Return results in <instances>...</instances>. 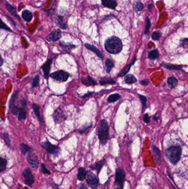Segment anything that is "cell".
Here are the masks:
<instances>
[{"label": "cell", "mask_w": 188, "mask_h": 189, "mask_svg": "<svg viewBox=\"0 0 188 189\" xmlns=\"http://www.w3.org/2000/svg\"><path fill=\"white\" fill-rule=\"evenodd\" d=\"M105 48L109 53L113 54H118L123 49L121 39L117 37H111L106 40Z\"/></svg>", "instance_id": "1"}, {"label": "cell", "mask_w": 188, "mask_h": 189, "mask_svg": "<svg viewBox=\"0 0 188 189\" xmlns=\"http://www.w3.org/2000/svg\"><path fill=\"white\" fill-rule=\"evenodd\" d=\"M182 154V148L180 145H173L165 150V156L170 163L175 165L179 161Z\"/></svg>", "instance_id": "2"}, {"label": "cell", "mask_w": 188, "mask_h": 189, "mask_svg": "<svg viewBox=\"0 0 188 189\" xmlns=\"http://www.w3.org/2000/svg\"><path fill=\"white\" fill-rule=\"evenodd\" d=\"M109 126L106 119H102L98 127V138L102 145H105L109 140Z\"/></svg>", "instance_id": "3"}, {"label": "cell", "mask_w": 188, "mask_h": 189, "mask_svg": "<svg viewBox=\"0 0 188 189\" xmlns=\"http://www.w3.org/2000/svg\"><path fill=\"white\" fill-rule=\"evenodd\" d=\"M85 179L88 187L93 189H97L99 185V180L93 172L88 171Z\"/></svg>", "instance_id": "4"}, {"label": "cell", "mask_w": 188, "mask_h": 189, "mask_svg": "<svg viewBox=\"0 0 188 189\" xmlns=\"http://www.w3.org/2000/svg\"><path fill=\"white\" fill-rule=\"evenodd\" d=\"M125 179H126V175L124 170L121 168L117 169L115 172V183L117 184L119 187L123 189Z\"/></svg>", "instance_id": "5"}, {"label": "cell", "mask_w": 188, "mask_h": 189, "mask_svg": "<svg viewBox=\"0 0 188 189\" xmlns=\"http://www.w3.org/2000/svg\"><path fill=\"white\" fill-rule=\"evenodd\" d=\"M41 146L45 150H47L48 153L55 156H58L60 152V148L59 147L53 145L48 141L43 143L41 144Z\"/></svg>", "instance_id": "6"}, {"label": "cell", "mask_w": 188, "mask_h": 189, "mask_svg": "<svg viewBox=\"0 0 188 189\" xmlns=\"http://www.w3.org/2000/svg\"><path fill=\"white\" fill-rule=\"evenodd\" d=\"M50 76L55 80L65 82L68 79L70 74L64 70H58L54 73H52Z\"/></svg>", "instance_id": "7"}, {"label": "cell", "mask_w": 188, "mask_h": 189, "mask_svg": "<svg viewBox=\"0 0 188 189\" xmlns=\"http://www.w3.org/2000/svg\"><path fill=\"white\" fill-rule=\"evenodd\" d=\"M25 184L29 187H32L34 183V176L29 168H26L23 172Z\"/></svg>", "instance_id": "8"}, {"label": "cell", "mask_w": 188, "mask_h": 189, "mask_svg": "<svg viewBox=\"0 0 188 189\" xmlns=\"http://www.w3.org/2000/svg\"><path fill=\"white\" fill-rule=\"evenodd\" d=\"M27 160L29 165L31 166L32 168L37 169L38 168L39 161L36 154L34 153H29Z\"/></svg>", "instance_id": "9"}, {"label": "cell", "mask_w": 188, "mask_h": 189, "mask_svg": "<svg viewBox=\"0 0 188 189\" xmlns=\"http://www.w3.org/2000/svg\"><path fill=\"white\" fill-rule=\"evenodd\" d=\"M61 38V32L60 29H55L47 37L46 39L49 41H56Z\"/></svg>", "instance_id": "10"}, {"label": "cell", "mask_w": 188, "mask_h": 189, "mask_svg": "<svg viewBox=\"0 0 188 189\" xmlns=\"http://www.w3.org/2000/svg\"><path fill=\"white\" fill-rule=\"evenodd\" d=\"M54 119L56 123H60L66 119V116L64 112L60 109H58L55 111L53 115Z\"/></svg>", "instance_id": "11"}, {"label": "cell", "mask_w": 188, "mask_h": 189, "mask_svg": "<svg viewBox=\"0 0 188 189\" xmlns=\"http://www.w3.org/2000/svg\"><path fill=\"white\" fill-rule=\"evenodd\" d=\"M52 62V59L48 60L41 67V69L42 70H43V72H44V78L45 79H48V78L49 77V73L51 69Z\"/></svg>", "instance_id": "12"}, {"label": "cell", "mask_w": 188, "mask_h": 189, "mask_svg": "<svg viewBox=\"0 0 188 189\" xmlns=\"http://www.w3.org/2000/svg\"><path fill=\"white\" fill-rule=\"evenodd\" d=\"M106 161L105 159H103V160H101L100 161H98L97 162H96L93 165L90 166V168L92 170H95L98 174H99V173L101 172L102 169L103 167V166L104 165H106Z\"/></svg>", "instance_id": "13"}, {"label": "cell", "mask_w": 188, "mask_h": 189, "mask_svg": "<svg viewBox=\"0 0 188 189\" xmlns=\"http://www.w3.org/2000/svg\"><path fill=\"white\" fill-rule=\"evenodd\" d=\"M102 3L107 8L114 10L118 5L116 0H102Z\"/></svg>", "instance_id": "14"}, {"label": "cell", "mask_w": 188, "mask_h": 189, "mask_svg": "<svg viewBox=\"0 0 188 189\" xmlns=\"http://www.w3.org/2000/svg\"><path fill=\"white\" fill-rule=\"evenodd\" d=\"M85 45L87 48L88 49L90 50V51L94 52L95 54H96L98 57L100 58L101 59H103L104 56H103L102 53L98 49V48H97L95 46H94L93 45L88 44V43H86Z\"/></svg>", "instance_id": "15"}, {"label": "cell", "mask_w": 188, "mask_h": 189, "mask_svg": "<svg viewBox=\"0 0 188 189\" xmlns=\"http://www.w3.org/2000/svg\"><path fill=\"white\" fill-rule=\"evenodd\" d=\"M81 82L85 85L88 86H94L97 84L95 80H94L93 78L90 77V76H88L87 77L82 78L81 79Z\"/></svg>", "instance_id": "16"}, {"label": "cell", "mask_w": 188, "mask_h": 189, "mask_svg": "<svg viewBox=\"0 0 188 189\" xmlns=\"http://www.w3.org/2000/svg\"><path fill=\"white\" fill-rule=\"evenodd\" d=\"M6 8L7 9V10L10 12V13L12 16L15 17L16 18H17L19 21H21V18L19 17V16L17 13V11H16V8L15 7H13V6L11 5L8 2L6 3Z\"/></svg>", "instance_id": "17"}, {"label": "cell", "mask_w": 188, "mask_h": 189, "mask_svg": "<svg viewBox=\"0 0 188 189\" xmlns=\"http://www.w3.org/2000/svg\"><path fill=\"white\" fill-rule=\"evenodd\" d=\"M87 171L85 168L80 167L78 169L77 179L80 181H83L86 178Z\"/></svg>", "instance_id": "18"}, {"label": "cell", "mask_w": 188, "mask_h": 189, "mask_svg": "<svg viewBox=\"0 0 188 189\" xmlns=\"http://www.w3.org/2000/svg\"><path fill=\"white\" fill-rule=\"evenodd\" d=\"M22 16L24 20L27 22H30L33 19V14L30 11L27 10H24L22 12Z\"/></svg>", "instance_id": "19"}, {"label": "cell", "mask_w": 188, "mask_h": 189, "mask_svg": "<svg viewBox=\"0 0 188 189\" xmlns=\"http://www.w3.org/2000/svg\"><path fill=\"white\" fill-rule=\"evenodd\" d=\"M136 57H134V60L132 61V62L131 64H129V65H126V67H124V69H123V70L121 71L120 73L118 75V77H122V76H125V75H126V74L129 72V70L130 69V68H131V67H132V65H134V63L136 62Z\"/></svg>", "instance_id": "20"}, {"label": "cell", "mask_w": 188, "mask_h": 189, "mask_svg": "<svg viewBox=\"0 0 188 189\" xmlns=\"http://www.w3.org/2000/svg\"><path fill=\"white\" fill-rule=\"evenodd\" d=\"M152 149L153 152L155 154V157L157 161V163L160 164L161 163V154L159 149L155 145H152Z\"/></svg>", "instance_id": "21"}, {"label": "cell", "mask_w": 188, "mask_h": 189, "mask_svg": "<svg viewBox=\"0 0 188 189\" xmlns=\"http://www.w3.org/2000/svg\"><path fill=\"white\" fill-rule=\"evenodd\" d=\"M57 23L60 28L62 29H66L67 28V24L64 22V19L62 16L57 17Z\"/></svg>", "instance_id": "22"}, {"label": "cell", "mask_w": 188, "mask_h": 189, "mask_svg": "<svg viewBox=\"0 0 188 189\" xmlns=\"http://www.w3.org/2000/svg\"><path fill=\"white\" fill-rule=\"evenodd\" d=\"M32 107H33L35 114L37 117L38 119H39V121L41 122H43V118L41 117L40 112V107L36 104H33L32 105Z\"/></svg>", "instance_id": "23"}, {"label": "cell", "mask_w": 188, "mask_h": 189, "mask_svg": "<svg viewBox=\"0 0 188 189\" xmlns=\"http://www.w3.org/2000/svg\"><path fill=\"white\" fill-rule=\"evenodd\" d=\"M167 82L169 87L171 88H175L177 86L178 84L177 79L175 77H174V76H172V77L168 78V79Z\"/></svg>", "instance_id": "24"}, {"label": "cell", "mask_w": 188, "mask_h": 189, "mask_svg": "<svg viewBox=\"0 0 188 189\" xmlns=\"http://www.w3.org/2000/svg\"><path fill=\"white\" fill-rule=\"evenodd\" d=\"M99 83L101 85H103L106 84H114L116 82L111 78H103L99 80Z\"/></svg>", "instance_id": "25"}, {"label": "cell", "mask_w": 188, "mask_h": 189, "mask_svg": "<svg viewBox=\"0 0 188 189\" xmlns=\"http://www.w3.org/2000/svg\"><path fill=\"white\" fill-rule=\"evenodd\" d=\"M120 98H121V96H120V94L114 93V94H111L110 96H109L108 101L109 103H113V102H115L118 101Z\"/></svg>", "instance_id": "26"}, {"label": "cell", "mask_w": 188, "mask_h": 189, "mask_svg": "<svg viewBox=\"0 0 188 189\" xmlns=\"http://www.w3.org/2000/svg\"><path fill=\"white\" fill-rule=\"evenodd\" d=\"M124 80H125V83H127V84H134L137 81V79L132 74H129V75L125 76Z\"/></svg>", "instance_id": "27"}, {"label": "cell", "mask_w": 188, "mask_h": 189, "mask_svg": "<svg viewBox=\"0 0 188 189\" xmlns=\"http://www.w3.org/2000/svg\"><path fill=\"white\" fill-rule=\"evenodd\" d=\"M160 53L157 49L153 50L148 53V58L149 59L155 60L159 57Z\"/></svg>", "instance_id": "28"}, {"label": "cell", "mask_w": 188, "mask_h": 189, "mask_svg": "<svg viewBox=\"0 0 188 189\" xmlns=\"http://www.w3.org/2000/svg\"><path fill=\"white\" fill-rule=\"evenodd\" d=\"M7 161L5 158L0 157V173L5 171L7 167Z\"/></svg>", "instance_id": "29"}, {"label": "cell", "mask_w": 188, "mask_h": 189, "mask_svg": "<svg viewBox=\"0 0 188 189\" xmlns=\"http://www.w3.org/2000/svg\"><path fill=\"white\" fill-rule=\"evenodd\" d=\"M163 66L169 70H179L183 67L182 65H176L173 64H163Z\"/></svg>", "instance_id": "30"}, {"label": "cell", "mask_w": 188, "mask_h": 189, "mask_svg": "<svg viewBox=\"0 0 188 189\" xmlns=\"http://www.w3.org/2000/svg\"><path fill=\"white\" fill-rule=\"evenodd\" d=\"M18 118L19 120L25 119L27 117V112L23 108H19L18 114Z\"/></svg>", "instance_id": "31"}, {"label": "cell", "mask_w": 188, "mask_h": 189, "mask_svg": "<svg viewBox=\"0 0 188 189\" xmlns=\"http://www.w3.org/2000/svg\"><path fill=\"white\" fill-rule=\"evenodd\" d=\"M105 64H106V67H107V72L108 73H110L111 70L112 69V68L114 66L113 62L112 60L108 59L106 60Z\"/></svg>", "instance_id": "32"}, {"label": "cell", "mask_w": 188, "mask_h": 189, "mask_svg": "<svg viewBox=\"0 0 188 189\" xmlns=\"http://www.w3.org/2000/svg\"><path fill=\"white\" fill-rule=\"evenodd\" d=\"M134 7L135 10L136 11H141L144 8V6L142 3L140 1H136L134 3Z\"/></svg>", "instance_id": "33"}, {"label": "cell", "mask_w": 188, "mask_h": 189, "mask_svg": "<svg viewBox=\"0 0 188 189\" xmlns=\"http://www.w3.org/2000/svg\"><path fill=\"white\" fill-rule=\"evenodd\" d=\"M21 152L23 155H26L27 153L30 152L31 148L29 147L28 145H26L24 143H22L21 144Z\"/></svg>", "instance_id": "34"}, {"label": "cell", "mask_w": 188, "mask_h": 189, "mask_svg": "<svg viewBox=\"0 0 188 189\" xmlns=\"http://www.w3.org/2000/svg\"><path fill=\"white\" fill-rule=\"evenodd\" d=\"M151 22H150V19H149V17H147L146 18V28H145V31H144V34H147L149 33V29L151 28Z\"/></svg>", "instance_id": "35"}, {"label": "cell", "mask_w": 188, "mask_h": 189, "mask_svg": "<svg viewBox=\"0 0 188 189\" xmlns=\"http://www.w3.org/2000/svg\"><path fill=\"white\" fill-rule=\"evenodd\" d=\"M139 96L140 99L141 101L142 105V107H143V111H144L146 108V102H147V98L146 96H143L142 95L139 94Z\"/></svg>", "instance_id": "36"}, {"label": "cell", "mask_w": 188, "mask_h": 189, "mask_svg": "<svg viewBox=\"0 0 188 189\" xmlns=\"http://www.w3.org/2000/svg\"><path fill=\"white\" fill-rule=\"evenodd\" d=\"M0 29H3L5 31H7L10 32H12L11 29L10 27H8L7 25L6 24L1 18H0Z\"/></svg>", "instance_id": "37"}, {"label": "cell", "mask_w": 188, "mask_h": 189, "mask_svg": "<svg viewBox=\"0 0 188 189\" xmlns=\"http://www.w3.org/2000/svg\"><path fill=\"white\" fill-rule=\"evenodd\" d=\"M92 126V124H90L89 126H86L85 127H83L82 128H81L80 130H78V131L81 133H82V134H87L89 131H90V127Z\"/></svg>", "instance_id": "38"}, {"label": "cell", "mask_w": 188, "mask_h": 189, "mask_svg": "<svg viewBox=\"0 0 188 189\" xmlns=\"http://www.w3.org/2000/svg\"><path fill=\"white\" fill-rule=\"evenodd\" d=\"M3 137H4V140H5L6 144L8 145V147H10V140L8 133H3Z\"/></svg>", "instance_id": "39"}, {"label": "cell", "mask_w": 188, "mask_h": 189, "mask_svg": "<svg viewBox=\"0 0 188 189\" xmlns=\"http://www.w3.org/2000/svg\"><path fill=\"white\" fill-rule=\"evenodd\" d=\"M161 36V34L160 32L157 31L154 32H153V33L151 35V38H152V39L153 40L156 41V40H158V39H159Z\"/></svg>", "instance_id": "40"}, {"label": "cell", "mask_w": 188, "mask_h": 189, "mask_svg": "<svg viewBox=\"0 0 188 189\" xmlns=\"http://www.w3.org/2000/svg\"><path fill=\"white\" fill-rule=\"evenodd\" d=\"M41 171L44 174H51V171L47 169L46 166L44 165V164H41Z\"/></svg>", "instance_id": "41"}, {"label": "cell", "mask_w": 188, "mask_h": 189, "mask_svg": "<svg viewBox=\"0 0 188 189\" xmlns=\"http://www.w3.org/2000/svg\"><path fill=\"white\" fill-rule=\"evenodd\" d=\"M39 85V76H36L34 79L33 81V88L34 87H37Z\"/></svg>", "instance_id": "42"}, {"label": "cell", "mask_w": 188, "mask_h": 189, "mask_svg": "<svg viewBox=\"0 0 188 189\" xmlns=\"http://www.w3.org/2000/svg\"><path fill=\"white\" fill-rule=\"evenodd\" d=\"M78 189H88L87 187L83 183H80L78 185Z\"/></svg>", "instance_id": "43"}, {"label": "cell", "mask_w": 188, "mask_h": 189, "mask_svg": "<svg viewBox=\"0 0 188 189\" xmlns=\"http://www.w3.org/2000/svg\"><path fill=\"white\" fill-rule=\"evenodd\" d=\"M149 118H149L148 114H144V117L143 120H144V122H146V123H149Z\"/></svg>", "instance_id": "44"}, {"label": "cell", "mask_w": 188, "mask_h": 189, "mask_svg": "<svg viewBox=\"0 0 188 189\" xmlns=\"http://www.w3.org/2000/svg\"><path fill=\"white\" fill-rule=\"evenodd\" d=\"M188 38H186L182 41V45H183V47H185L188 45Z\"/></svg>", "instance_id": "45"}, {"label": "cell", "mask_w": 188, "mask_h": 189, "mask_svg": "<svg viewBox=\"0 0 188 189\" xmlns=\"http://www.w3.org/2000/svg\"><path fill=\"white\" fill-rule=\"evenodd\" d=\"M140 83L143 85H147L149 84V80L148 79H144L141 81Z\"/></svg>", "instance_id": "46"}, {"label": "cell", "mask_w": 188, "mask_h": 189, "mask_svg": "<svg viewBox=\"0 0 188 189\" xmlns=\"http://www.w3.org/2000/svg\"><path fill=\"white\" fill-rule=\"evenodd\" d=\"M153 8V3H149V5H148V10L149 11H151Z\"/></svg>", "instance_id": "47"}, {"label": "cell", "mask_w": 188, "mask_h": 189, "mask_svg": "<svg viewBox=\"0 0 188 189\" xmlns=\"http://www.w3.org/2000/svg\"><path fill=\"white\" fill-rule=\"evenodd\" d=\"M92 93H93V92H88V93H86L85 95L84 96H82V98H85V97H88V96H91Z\"/></svg>", "instance_id": "48"}, {"label": "cell", "mask_w": 188, "mask_h": 189, "mask_svg": "<svg viewBox=\"0 0 188 189\" xmlns=\"http://www.w3.org/2000/svg\"><path fill=\"white\" fill-rule=\"evenodd\" d=\"M51 186L53 187L55 189H59L58 186L56 184H55V183H52V185H51Z\"/></svg>", "instance_id": "49"}, {"label": "cell", "mask_w": 188, "mask_h": 189, "mask_svg": "<svg viewBox=\"0 0 188 189\" xmlns=\"http://www.w3.org/2000/svg\"><path fill=\"white\" fill-rule=\"evenodd\" d=\"M3 63V60L2 56L0 54V67H1Z\"/></svg>", "instance_id": "50"}, {"label": "cell", "mask_w": 188, "mask_h": 189, "mask_svg": "<svg viewBox=\"0 0 188 189\" xmlns=\"http://www.w3.org/2000/svg\"><path fill=\"white\" fill-rule=\"evenodd\" d=\"M121 189V188H120V187H117V188H115V189Z\"/></svg>", "instance_id": "51"}, {"label": "cell", "mask_w": 188, "mask_h": 189, "mask_svg": "<svg viewBox=\"0 0 188 189\" xmlns=\"http://www.w3.org/2000/svg\"><path fill=\"white\" fill-rule=\"evenodd\" d=\"M173 189H176L175 188V187H174V185H173Z\"/></svg>", "instance_id": "52"}]
</instances>
